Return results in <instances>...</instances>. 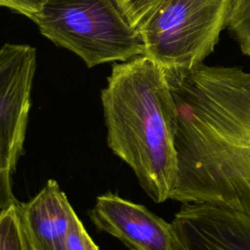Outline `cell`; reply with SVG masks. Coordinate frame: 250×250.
I'll list each match as a JSON object with an SVG mask.
<instances>
[{
	"label": "cell",
	"instance_id": "5b68a950",
	"mask_svg": "<svg viewBox=\"0 0 250 250\" xmlns=\"http://www.w3.org/2000/svg\"><path fill=\"white\" fill-rule=\"evenodd\" d=\"M36 49L6 43L0 50V208L17 200L12 177L23 154Z\"/></svg>",
	"mask_w": 250,
	"mask_h": 250
},
{
	"label": "cell",
	"instance_id": "4fadbf2b",
	"mask_svg": "<svg viewBox=\"0 0 250 250\" xmlns=\"http://www.w3.org/2000/svg\"><path fill=\"white\" fill-rule=\"evenodd\" d=\"M49 0H0V5L32 20Z\"/></svg>",
	"mask_w": 250,
	"mask_h": 250
},
{
	"label": "cell",
	"instance_id": "277c9868",
	"mask_svg": "<svg viewBox=\"0 0 250 250\" xmlns=\"http://www.w3.org/2000/svg\"><path fill=\"white\" fill-rule=\"evenodd\" d=\"M234 0H164L140 28L146 56L164 70L191 69L214 51Z\"/></svg>",
	"mask_w": 250,
	"mask_h": 250
},
{
	"label": "cell",
	"instance_id": "7c38bea8",
	"mask_svg": "<svg viewBox=\"0 0 250 250\" xmlns=\"http://www.w3.org/2000/svg\"><path fill=\"white\" fill-rule=\"evenodd\" d=\"M66 250H99L77 215L73 217L67 234Z\"/></svg>",
	"mask_w": 250,
	"mask_h": 250
},
{
	"label": "cell",
	"instance_id": "ba28073f",
	"mask_svg": "<svg viewBox=\"0 0 250 250\" xmlns=\"http://www.w3.org/2000/svg\"><path fill=\"white\" fill-rule=\"evenodd\" d=\"M21 212L33 250H66L76 213L56 180H48L33 198L21 203Z\"/></svg>",
	"mask_w": 250,
	"mask_h": 250
},
{
	"label": "cell",
	"instance_id": "30bf717a",
	"mask_svg": "<svg viewBox=\"0 0 250 250\" xmlns=\"http://www.w3.org/2000/svg\"><path fill=\"white\" fill-rule=\"evenodd\" d=\"M243 55L250 58V0H234L227 25Z\"/></svg>",
	"mask_w": 250,
	"mask_h": 250
},
{
	"label": "cell",
	"instance_id": "9c48e42d",
	"mask_svg": "<svg viewBox=\"0 0 250 250\" xmlns=\"http://www.w3.org/2000/svg\"><path fill=\"white\" fill-rule=\"evenodd\" d=\"M0 250H33L25 230L21 203L18 200L1 208Z\"/></svg>",
	"mask_w": 250,
	"mask_h": 250
},
{
	"label": "cell",
	"instance_id": "3957f363",
	"mask_svg": "<svg viewBox=\"0 0 250 250\" xmlns=\"http://www.w3.org/2000/svg\"><path fill=\"white\" fill-rule=\"evenodd\" d=\"M31 21L42 35L77 55L88 67L146 54L140 30L115 0H49Z\"/></svg>",
	"mask_w": 250,
	"mask_h": 250
},
{
	"label": "cell",
	"instance_id": "8992f818",
	"mask_svg": "<svg viewBox=\"0 0 250 250\" xmlns=\"http://www.w3.org/2000/svg\"><path fill=\"white\" fill-rule=\"evenodd\" d=\"M174 250H250V214L208 203H183L171 222Z\"/></svg>",
	"mask_w": 250,
	"mask_h": 250
},
{
	"label": "cell",
	"instance_id": "7a4b0ae2",
	"mask_svg": "<svg viewBox=\"0 0 250 250\" xmlns=\"http://www.w3.org/2000/svg\"><path fill=\"white\" fill-rule=\"evenodd\" d=\"M101 100L108 147L154 202L171 199L178 178L177 111L165 70L146 55L115 63Z\"/></svg>",
	"mask_w": 250,
	"mask_h": 250
},
{
	"label": "cell",
	"instance_id": "52a82bcc",
	"mask_svg": "<svg viewBox=\"0 0 250 250\" xmlns=\"http://www.w3.org/2000/svg\"><path fill=\"white\" fill-rule=\"evenodd\" d=\"M89 217L99 230L116 237L129 250H174L171 223L110 191L97 197Z\"/></svg>",
	"mask_w": 250,
	"mask_h": 250
},
{
	"label": "cell",
	"instance_id": "6da1fadb",
	"mask_svg": "<svg viewBox=\"0 0 250 250\" xmlns=\"http://www.w3.org/2000/svg\"><path fill=\"white\" fill-rule=\"evenodd\" d=\"M167 78L177 111L173 198L250 214V72L202 63Z\"/></svg>",
	"mask_w": 250,
	"mask_h": 250
},
{
	"label": "cell",
	"instance_id": "8fae6325",
	"mask_svg": "<svg viewBox=\"0 0 250 250\" xmlns=\"http://www.w3.org/2000/svg\"><path fill=\"white\" fill-rule=\"evenodd\" d=\"M163 1L164 0H115L129 22L139 30Z\"/></svg>",
	"mask_w": 250,
	"mask_h": 250
}]
</instances>
